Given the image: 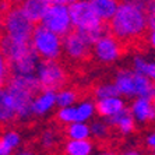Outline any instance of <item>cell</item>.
I'll use <instances>...</instances> for the list:
<instances>
[{"label": "cell", "mask_w": 155, "mask_h": 155, "mask_svg": "<svg viewBox=\"0 0 155 155\" xmlns=\"http://www.w3.org/2000/svg\"><path fill=\"white\" fill-rule=\"evenodd\" d=\"M109 32L130 51L144 52L150 46L148 10L138 4L122 2L109 21Z\"/></svg>", "instance_id": "6da1fadb"}, {"label": "cell", "mask_w": 155, "mask_h": 155, "mask_svg": "<svg viewBox=\"0 0 155 155\" xmlns=\"http://www.w3.org/2000/svg\"><path fill=\"white\" fill-rule=\"evenodd\" d=\"M6 87L14 104L17 120H28L32 116L34 99L42 91L38 77L32 74H13Z\"/></svg>", "instance_id": "7a4b0ae2"}, {"label": "cell", "mask_w": 155, "mask_h": 155, "mask_svg": "<svg viewBox=\"0 0 155 155\" xmlns=\"http://www.w3.org/2000/svg\"><path fill=\"white\" fill-rule=\"evenodd\" d=\"M115 84L120 94L127 97H144L151 99L155 97V83L150 77L136 71V70L122 69L116 76Z\"/></svg>", "instance_id": "3957f363"}, {"label": "cell", "mask_w": 155, "mask_h": 155, "mask_svg": "<svg viewBox=\"0 0 155 155\" xmlns=\"http://www.w3.org/2000/svg\"><path fill=\"white\" fill-rule=\"evenodd\" d=\"M35 24L25 15L22 8L14 4L3 14V34L18 41L31 42Z\"/></svg>", "instance_id": "277c9868"}, {"label": "cell", "mask_w": 155, "mask_h": 155, "mask_svg": "<svg viewBox=\"0 0 155 155\" xmlns=\"http://www.w3.org/2000/svg\"><path fill=\"white\" fill-rule=\"evenodd\" d=\"M36 70L42 90L60 91L69 83L66 66L63 61H59V59H42Z\"/></svg>", "instance_id": "5b68a950"}, {"label": "cell", "mask_w": 155, "mask_h": 155, "mask_svg": "<svg viewBox=\"0 0 155 155\" xmlns=\"http://www.w3.org/2000/svg\"><path fill=\"white\" fill-rule=\"evenodd\" d=\"M31 43L41 59H59L61 56L63 39H60V35L48 29L42 24L35 25Z\"/></svg>", "instance_id": "8992f818"}, {"label": "cell", "mask_w": 155, "mask_h": 155, "mask_svg": "<svg viewBox=\"0 0 155 155\" xmlns=\"http://www.w3.org/2000/svg\"><path fill=\"white\" fill-rule=\"evenodd\" d=\"M63 49L67 60L71 61L74 67L80 64H87L94 58V51L81 34L76 28L70 29L69 32L63 35Z\"/></svg>", "instance_id": "52a82bcc"}, {"label": "cell", "mask_w": 155, "mask_h": 155, "mask_svg": "<svg viewBox=\"0 0 155 155\" xmlns=\"http://www.w3.org/2000/svg\"><path fill=\"white\" fill-rule=\"evenodd\" d=\"M43 27L51 29L58 35L63 36L70 31L71 27V17H70V10L64 4H49L45 11V14L41 21Z\"/></svg>", "instance_id": "ba28073f"}, {"label": "cell", "mask_w": 155, "mask_h": 155, "mask_svg": "<svg viewBox=\"0 0 155 155\" xmlns=\"http://www.w3.org/2000/svg\"><path fill=\"white\" fill-rule=\"evenodd\" d=\"M94 58L101 63H112L119 58L124 56L129 52L124 45L119 39H116L110 32L104 35L99 41H97L92 48Z\"/></svg>", "instance_id": "9c48e42d"}, {"label": "cell", "mask_w": 155, "mask_h": 155, "mask_svg": "<svg viewBox=\"0 0 155 155\" xmlns=\"http://www.w3.org/2000/svg\"><path fill=\"white\" fill-rule=\"evenodd\" d=\"M70 17H71V22L74 28L85 29V28H92V27L99 25L104 20L99 18V15L95 13L92 4L88 3L87 0H81V2H74L70 4Z\"/></svg>", "instance_id": "30bf717a"}, {"label": "cell", "mask_w": 155, "mask_h": 155, "mask_svg": "<svg viewBox=\"0 0 155 155\" xmlns=\"http://www.w3.org/2000/svg\"><path fill=\"white\" fill-rule=\"evenodd\" d=\"M17 120L14 104L7 87L0 85V126H10Z\"/></svg>", "instance_id": "8fae6325"}, {"label": "cell", "mask_w": 155, "mask_h": 155, "mask_svg": "<svg viewBox=\"0 0 155 155\" xmlns=\"http://www.w3.org/2000/svg\"><path fill=\"white\" fill-rule=\"evenodd\" d=\"M133 112L131 109L124 108L120 112H117L116 115L109 116L108 124L110 126V129H116L119 133L129 134L134 130V119H133Z\"/></svg>", "instance_id": "7c38bea8"}, {"label": "cell", "mask_w": 155, "mask_h": 155, "mask_svg": "<svg viewBox=\"0 0 155 155\" xmlns=\"http://www.w3.org/2000/svg\"><path fill=\"white\" fill-rule=\"evenodd\" d=\"M133 116L141 123H151L155 120V106L151 104V99L140 97L131 105Z\"/></svg>", "instance_id": "4fadbf2b"}, {"label": "cell", "mask_w": 155, "mask_h": 155, "mask_svg": "<svg viewBox=\"0 0 155 155\" xmlns=\"http://www.w3.org/2000/svg\"><path fill=\"white\" fill-rule=\"evenodd\" d=\"M48 6L49 4L46 2H43V0H22L21 3H20V7L22 8L25 15L35 25L36 24H41Z\"/></svg>", "instance_id": "5bb4252c"}, {"label": "cell", "mask_w": 155, "mask_h": 155, "mask_svg": "<svg viewBox=\"0 0 155 155\" xmlns=\"http://www.w3.org/2000/svg\"><path fill=\"white\" fill-rule=\"evenodd\" d=\"M124 108H126V106H124V102L116 97L97 99V104H95V110H97V113L99 116H104V117H109V116L116 115V113L120 112V110Z\"/></svg>", "instance_id": "9a60e30c"}, {"label": "cell", "mask_w": 155, "mask_h": 155, "mask_svg": "<svg viewBox=\"0 0 155 155\" xmlns=\"http://www.w3.org/2000/svg\"><path fill=\"white\" fill-rule=\"evenodd\" d=\"M56 104V94L54 91L42 90L39 94L36 95L32 104V113L36 116H42L52 109V106Z\"/></svg>", "instance_id": "2e32d148"}, {"label": "cell", "mask_w": 155, "mask_h": 155, "mask_svg": "<svg viewBox=\"0 0 155 155\" xmlns=\"http://www.w3.org/2000/svg\"><path fill=\"white\" fill-rule=\"evenodd\" d=\"M119 3H122V0H92L91 2L95 13L104 21L112 20V17L115 15V13L120 6Z\"/></svg>", "instance_id": "e0dca14e"}, {"label": "cell", "mask_w": 155, "mask_h": 155, "mask_svg": "<svg viewBox=\"0 0 155 155\" xmlns=\"http://www.w3.org/2000/svg\"><path fill=\"white\" fill-rule=\"evenodd\" d=\"M21 144V137L14 130H4L0 133V155H10Z\"/></svg>", "instance_id": "ac0fdd59"}, {"label": "cell", "mask_w": 155, "mask_h": 155, "mask_svg": "<svg viewBox=\"0 0 155 155\" xmlns=\"http://www.w3.org/2000/svg\"><path fill=\"white\" fill-rule=\"evenodd\" d=\"M92 151V143L87 138H71V141L63 145V152L70 155H88Z\"/></svg>", "instance_id": "d6986e66"}, {"label": "cell", "mask_w": 155, "mask_h": 155, "mask_svg": "<svg viewBox=\"0 0 155 155\" xmlns=\"http://www.w3.org/2000/svg\"><path fill=\"white\" fill-rule=\"evenodd\" d=\"M90 92H81L77 88H61L56 95V104L59 106H70L78 99H83Z\"/></svg>", "instance_id": "ffe728a7"}, {"label": "cell", "mask_w": 155, "mask_h": 155, "mask_svg": "<svg viewBox=\"0 0 155 155\" xmlns=\"http://www.w3.org/2000/svg\"><path fill=\"white\" fill-rule=\"evenodd\" d=\"M63 133L69 138L78 140V138H88V136L91 134V129L83 122H71L67 123V126H64Z\"/></svg>", "instance_id": "44dd1931"}, {"label": "cell", "mask_w": 155, "mask_h": 155, "mask_svg": "<svg viewBox=\"0 0 155 155\" xmlns=\"http://www.w3.org/2000/svg\"><path fill=\"white\" fill-rule=\"evenodd\" d=\"M90 94H92L97 99L109 97H117L120 95V91L116 84H104V85H94Z\"/></svg>", "instance_id": "7402d4cb"}, {"label": "cell", "mask_w": 155, "mask_h": 155, "mask_svg": "<svg viewBox=\"0 0 155 155\" xmlns=\"http://www.w3.org/2000/svg\"><path fill=\"white\" fill-rule=\"evenodd\" d=\"M133 66L136 71L141 73V74H144L155 81V63H147L144 59L136 58L133 60Z\"/></svg>", "instance_id": "603a6c76"}, {"label": "cell", "mask_w": 155, "mask_h": 155, "mask_svg": "<svg viewBox=\"0 0 155 155\" xmlns=\"http://www.w3.org/2000/svg\"><path fill=\"white\" fill-rule=\"evenodd\" d=\"M56 119L61 124H67L71 122H77V110L76 108H70V106H61V109L56 113Z\"/></svg>", "instance_id": "cb8c5ba5"}, {"label": "cell", "mask_w": 155, "mask_h": 155, "mask_svg": "<svg viewBox=\"0 0 155 155\" xmlns=\"http://www.w3.org/2000/svg\"><path fill=\"white\" fill-rule=\"evenodd\" d=\"M91 134L97 138L98 141L99 140H106L109 137V133H110V126L109 124H105L102 122H94L91 124Z\"/></svg>", "instance_id": "d4e9b609"}, {"label": "cell", "mask_w": 155, "mask_h": 155, "mask_svg": "<svg viewBox=\"0 0 155 155\" xmlns=\"http://www.w3.org/2000/svg\"><path fill=\"white\" fill-rule=\"evenodd\" d=\"M94 105L91 104L90 101H84L83 104L80 105L78 108H76L77 110V122H85L92 116L94 112Z\"/></svg>", "instance_id": "484cf974"}, {"label": "cell", "mask_w": 155, "mask_h": 155, "mask_svg": "<svg viewBox=\"0 0 155 155\" xmlns=\"http://www.w3.org/2000/svg\"><path fill=\"white\" fill-rule=\"evenodd\" d=\"M145 144H147V148L150 150V151L155 152V133H154V134H151V136H150V137L147 138Z\"/></svg>", "instance_id": "4316f807"}, {"label": "cell", "mask_w": 155, "mask_h": 155, "mask_svg": "<svg viewBox=\"0 0 155 155\" xmlns=\"http://www.w3.org/2000/svg\"><path fill=\"white\" fill-rule=\"evenodd\" d=\"M43 2H46L48 4H71L77 0H43Z\"/></svg>", "instance_id": "83f0119b"}, {"label": "cell", "mask_w": 155, "mask_h": 155, "mask_svg": "<svg viewBox=\"0 0 155 155\" xmlns=\"http://www.w3.org/2000/svg\"><path fill=\"white\" fill-rule=\"evenodd\" d=\"M150 45L155 49V29H151L150 32Z\"/></svg>", "instance_id": "f1b7e54d"}, {"label": "cell", "mask_w": 155, "mask_h": 155, "mask_svg": "<svg viewBox=\"0 0 155 155\" xmlns=\"http://www.w3.org/2000/svg\"><path fill=\"white\" fill-rule=\"evenodd\" d=\"M148 14L155 15V0H152L150 3V6H148Z\"/></svg>", "instance_id": "f546056e"}, {"label": "cell", "mask_w": 155, "mask_h": 155, "mask_svg": "<svg viewBox=\"0 0 155 155\" xmlns=\"http://www.w3.org/2000/svg\"><path fill=\"white\" fill-rule=\"evenodd\" d=\"M3 34V14H2V11H0V35Z\"/></svg>", "instance_id": "4dcf8cb0"}, {"label": "cell", "mask_w": 155, "mask_h": 155, "mask_svg": "<svg viewBox=\"0 0 155 155\" xmlns=\"http://www.w3.org/2000/svg\"><path fill=\"white\" fill-rule=\"evenodd\" d=\"M152 104H154V106H155V97L152 98Z\"/></svg>", "instance_id": "1f68e13d"}]
</instances>
